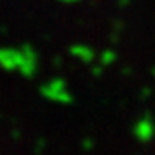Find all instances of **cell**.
<instances>
[{
  "mask_svg": "<svg viewBox=\"0 0 155 155\" xmlns=\"http://www.w3.org/2000/svg\"><path fill=\"white\" fill-rule=\"evenodd\" d=\"M133 134L138 141H143V143H148L150 140L155 136V124L150 117H143L140 119L133 127Z\"/></svg>",
  "mask_w": 155,
  "mask_h": 155,
  "instance_id": "6da1fadb",
  "label": "cell"
},
{
  "mask_svg": "<svg viewBox=\"0 0 155 155\" xmlns=\"http://www.w3.org/2000/svg\"><path fill=\"white\" fill-rule=\"evenodd\" d=\"M43 95L47 98H52L55 102H66L69 104L71 102V95L67 93V90L64 88V84L61 81H54V83H48L47 86H43Z\"/></svg>",
  "mask_w": 155,
  "mask_h": 155,
  "instance_id": "7a4b0ae2",
  "label": "cell"
},
{
  "mask_svg": "<svg viewBox=\"0 0 155 155\" xmlns=\"http://www.w3.org/2000/svg\"><path fill=\"white\" fill-rule=\"evenodd\" d=\"M93 148V141H91V140H86V141H84V150H91Z\"/></svg>",
  "mask_w": 155,
  "mask_h": 155,
  "instance_id": "3957f363",
  "label": "cell"
}]
</instances>
